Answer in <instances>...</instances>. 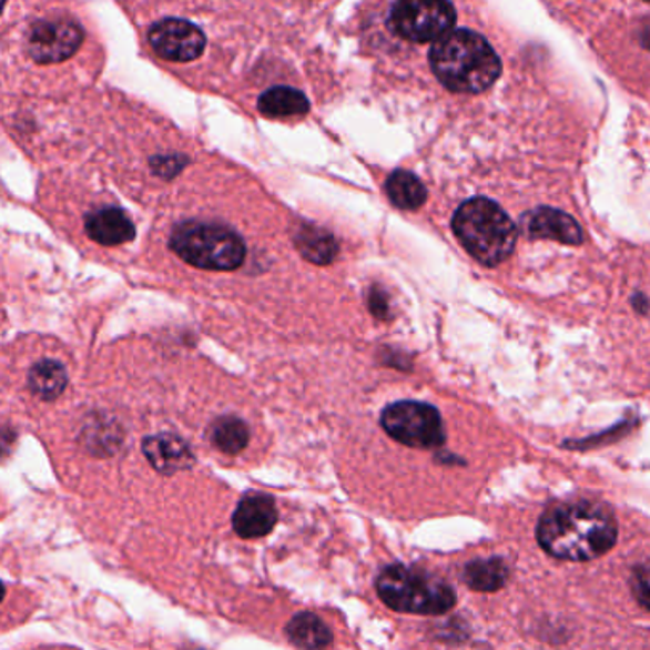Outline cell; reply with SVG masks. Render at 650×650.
<instances>
[{
  "label": "cell",
  "mask_w": 650,
  "mask_h": 650,
  "mask_svg": "<svg viewBox=\"0 0 650 650\" xmlns=\"http://www.w3.org/2000/svg\"><path fill=\"white\" fill-rule=\"evenodd\" d=\"M644 2H647V0H644Z\"/></svg>",
  "instance_id": "cell-26"
},
{
  "label": "cell",
  "mask_w": 650,
  "mask_h": 650,
  "mask_svg": "<svg viewBox=\"0 0 650 650\" xmlns=\"http://www.w3.org/2000/svg\"><path fill=\"white\" fill-rule=\"evenodd\" d=\"M294 244L299 254L312 264H331L338 254V243L333 233L321 230L317 225L299 224L294 233Z\"/></svg>",
  "instance_id": "cell-14"
},
{
  "label": "cell",
  "mask_w": 650,
  "mask_h": 650,
  "mask_svg": "<svg viewBox=\"0 0 650 650\" xmlns=\"http://www.w3.org/2000/svg\"><path fill=\"white\" fill-rule=\"evenodd\" d=\"M521 230L530 238H551L562 244H582L583 231L576 220L556 209H536L525 214Z\"/></svg>",
  "instance_id": "cell-10"
},
{
  "label": "cell",
  "mask_w": 650,
  "mask_h": 650,
  "mask_svg": "<svg viewBox=\"0 0 650 650\" xmlns=\"http://www.w3.org/2000/svg\"><path fill=\"white\" fill-rule=\"evenodd\" d=\"M87 233L92 241L103 246H116L136 237V227L119 209H102L87 217Z\"/></svg>",
  "instance_id": "cell-13"
},
{
  "label": "cell",
  "mask_w": 650,
  "mask_h": 650,
  "mask_svg": "<svg viewBox=\"0 0 650 650\" xmlns=\"http://www.w3.org/2000/svg\"><path fill=\"white\" fill-rule=\"evenodd\" d=\"M82 28L68 18L34 21L28 34L29 55L39 63H60L81 48Z\"/></svg>",
  "instance_id": "cell-8"
},
{
  "label": "cell",
  "mask_w": 650,
  "mask_h": 650,
  "mask_svg": "<svg viewBox=\"0 0 650 650\" xmlns=\"http://www.w3.org/2000/svg\"><path fill=\"white\" fill-rule=\"evenodd\" d=\"M386 190L389 201L403 211H416L426 203V185L408 170H397L387 177Z\"/></svg>",
  "instance_id": "cell-17"
},
{
  "label": "cell",
  "mask_w": 650,
  "mask_h": 650,
  "mask_svg": "<svg viewBox=\"0 0 650 650\" xmlns=\"http://www.w3.org/2000/svg\"><path fill=\"white\" fill-rule=\"evenodd\" d=\"M170 248L183 262L209 272H233L246 257V246L235 231L204 222L177 225L170 235Z\"/></svg>",
  "instance_id": "cell-5"
},
{
  "label": "cell",
  "mask_w": 650,
  "mask_h": 650,
  "mask_svg": "<svg viewBox=\"0 0 650 650\" xmlns=\"http://www.w3.org/2000/svg\"><path fill=\"white\" fill-rule=\"evenodd\" d=\"M257 109L265 116L304 115L309 111V100L299 90L291 89V87H275L262 94V98L257 100Z\"/></svg>",
  "instance_id": "cell-18"
},
{
  "label": "cell",
  "mask_w": 650,
  "mask_h": 650,
  "mask_svg": "<svg viewBox=\"0 0 650 650\" xmlns=\"http://www.w3.org/2000/svg\"><path fill=\"white\" fill-rule=\"evenodd\" d=\"M370 307L376 317H386L387 302L384 296H379V292L374 288L373 296H370Z\"/></svg>",
  "instance_id": "cell-22"
},
{
  "label": "cell",
  "mask_w": 650,
  "mask_h": 650,
  "mask_svg": "<svg viewBox=\"0 0 650 650\" xmlns=\"http://www.w3.org/2000/svg\"><path fill=\"white\" fill-rule=\"evenodd\" d=\"M277 506L272 496L262 492H251L238 501L233 515V529L241 538H262L272 532L277 525Z\"/></svg>",
  "instance_id": "cell-11"
},
{
  "label": "cell",
  "mask_w": 650,
  "mask_h": 650,
  "mask_svg": "<svg viewBox=\"0 0 650 650\" xmlns=\"http://www.w3.org/2000/svg\"><path fill=\"white\" fill-rule=\"evenodd\" d=\"M509 569L498 557L475 559L464 569V582L475 591H498L508 583Z\"/></svg>",
  "instance_id": "cell-16"
},
{
  "label": "cell",
  "mask_w": 650,
  "mask_h": 650,
  "mask_svg": "<svg viewBox=\"0 0 650 650\" xmlns=\"http://www.w3.org/2000/svg\"><path fill=\"white\" fill-rule=\"evenodd\" d=\"M456 10L448 0H397L389 28L410 42H435L453 31Z\"/></svg>",
  "instance_id": "cell-7"
},
{
  "label": "cell",
  "mask_w": 650,
  "mask_h": 650,
  "mask_svg": "<svg viewBox=\"0 0 650 650\" xmlns=\"http://www.w3.org/2000/svg\"><path fill=\"white\" fill-rule=\"evenodd\" d=\"M379 599L397 612L437 617L456 605V591L426 570L389 565L376 578Z\"/></svg>",
  "instance_id": "cell-4"
},
{
  "label": "cell",
  "mask_w": 650,
  "mask_h": 650,
  "mask_svg": "<svg viewBox=\"0 0 650 650\" xmlns=\"http://www.w3.org/2000/svg\"><path fill=\"white\" fill-rule=\"evenodd\" d=\"M429 63L435 77L448 90L460 94H481L501 75V61L481 34L458 29L434 42Z\"/></svg>",
  "instance_id": "cell-2"
},
{
  "label": "cell",
  "mask_w": 650,
  "mask_h": 650,
  "mask_svg": "<svg viewBox=\"0 0 650 650\" xmlns=\"http://www.w3.org/2000/svg\"><path fill=\"white\" fill-rule=\"evenodd\" d=\"M68 386V373L58 360H41L29 373V389L42 400H54Z\"/></svg>",
  "instance_id": "cell-19"
},
{
  "label": "cell",
  "mask_w": 650,
  "mask_h": 650,
  "mask_svg": "<svg viewBox=\"0 0 650 650\" xmlns=\"http://www.w3.org/2000/svg\"><path fill=\"white\" fill-rule=\"evenodd\" d=\"M150 44L163 60L185 63L203 54L206 37L190 21L169 18L151 28Z\"/></svg>",
  "instance_id": "cell-9"
},
{
  "label": "cell",
  "mask_w": 650,
  "mask_h": 650,
  "mask_svg": "<svg viewBox=\"0 0 650 650\" xmlns=\"http://www.w3.org/2000/svg\"><path fill=\"white\" fill-rule=\"evenodd\" d=\"M4 593H7V591H4V586H2V582H0V601L4 599Z\"/></svg>",
  "instance_id": "cell-24"
},
{
  "label": "cell",
  "mask_w": 650,
  "mask_h": 650,
  "mask_svg": "<svg viewBox=\"0 0 650 650\" xmlns=\"http://www.w3.org/2000/svg\"><path fill=\"white\" fill-rule=\"evenodd\" d=\"M251 431L243 420L235 416H225L214 422L211 427L212 445L225 454H237L246 448Z\"/></svg>",
  "instance_id": "cell-20"
},
{
  "label": "cell",
  "mask_w": 650,
  "mask_h": 650,
  "mask_svg": "<svg viewBox=\"0 0 650 650\" xmlns=\"http://www.w3.org/2000/svg\"><path fill=\"white\" fill-rule=\"evenodd\" d=\"M633 596L643 609H649V576L644 565L633 572Z\"/></svg>",
  "instance_id": "cell-21"
},
{
  "label": "cell",
  "mask_w": 650,
  "mask_h": 650,
  "mask_svg": "<svg viewBox=\"0 0 650 650\" xmlns=\"http://www.w3.org/2000/svg\"><path fill=\"white\" fill-rule=\"evenodd\" d=\"M143 454L151 466L164 475L176 474L193 466L195 456L190 445L177 435H153L143 440Z\"/></svg>",
  "instance_id": "cell-12"
},
{
  "label": "cell",
  "mask_w": 650,
  "mask_h": 650,
  "mask_svg": "<svg viewBox=\"0 0 650 650\" xmlns=\"http://www.w3.org/2000/svg\"><path fill=\"white\" fill-rule=\"evenodd\" d=\"M454 235L483 265L495 267L515 251L517 227L511 217L490 199L466 201L453 217Z\"/></svg>",
  "instance_id": "cell-3"
},
{
  "label": "cell",
  "mask_w": 650,
  "mask_h": 650,
  "mask_svg": "<svg viewBox=\"0 0 650 650\" xmlns=\"http://www.w3.org/2000/svg\"><path fill=\"white\" fill-rule=\"evenodd\" d=\"M286 637L294 647L299 649H323L333 643V631L326 623L312 612H302L292 618L286 626Z\"/></svg>",
  "instance_id": "cell-15"
},
{
  "label": "cell",
  "mask_w": 650,
  "mask_h": 650,
  "mask_svg": "<svg viewBox=\"0 0 650 650\" xmlns=\"http://www.w3.org/2000/svg\"><path fill=\"white\" fill-rule=\"evenodd\" d=\"M633 307H636L637 312L641 313V315H647V313H649V302H647V296H644V294H636V296H633Z\"/></svg>",
  "instance_id": "cell-23"
},
{
  "label": "cell",
  "mask_w": 650,
  "mask_h": 650,
  "mask_svg": "<svg viewBox=\"0 0 650 650\" xmlns=\"http://www.w3.org/2000/svg\"><path fill=\"white\" fill-rule=\"evenodd\" d=\"M382 427L407 447L437 448L445 443L439 410L418 400H400L387 407L382 414Z\"/></svg>",
  "instance_id": "cell-6"
},
{
  "label": "cell",
  "mask_w": 650,
  "mask_h": 650,
  "mask_svg": "<svg viewBox=\"0 0 650 650\" xmlns=\"http://www.w3.org/2000/svg\"><path fill=\"white\" fill-rule=\"evenodd\" d=\"M536 538L544 551L557 559L591 561L617 544L618 525L599 501H565L542 515Z\"/></svg>",
  "instance_id": "cell-1"
},
{
  "label": "cell",
  "mask_w": 650,
  "mask_h": 650,
  "mask_svg": "<svg viewBox=\"0 0 650 650\" xmlns=\"http://www.w3.org/2000/svg\"><path fill=\"white\" fill-rule=\"evenodd\" d=\"M4 4H7V0H0V14H2V10H4Z\"/></svg>",
  "instance_id": "cell-25"
}]
</instances>
